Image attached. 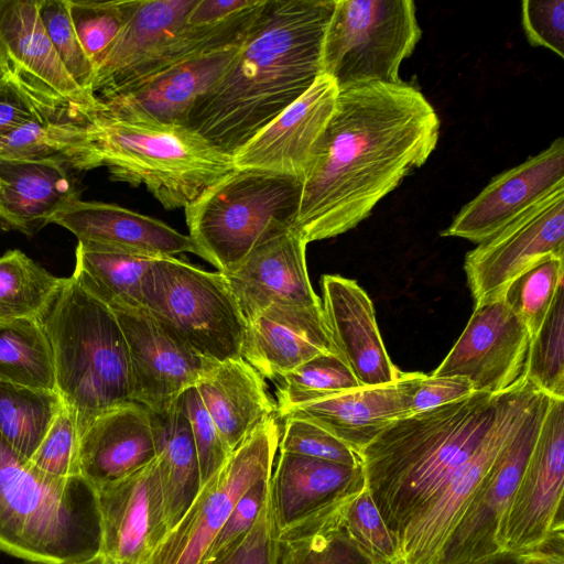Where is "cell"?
I'll return each mask as SVG.
<instances>
[{
  "instance_id": "obj_43",
  "label": "cell",
  "mask_w": 564,
  "mask_h": 564,
  "mask_svg": "<svg viewBox=\"0 0 564 564\" xmlns=\"http://www.w3.org/2000/svg\"><path fill=\"white\" fill-rule=\"evenodd\" d=\"M67 1L76 34L95 68L122 29L129 0Z\"/></svg>"
},
{
  "instance_id": "obj_15",
  "label": "cell",
  "mask_w": 564,
  "mask_h": 564,
  "mask_svg": "<svg viewBox=\"0 0 564 564\" xmlns=\"http://www.w3.org/2000/svg\"><path fill=\"white\" fill-rule=\"evenodd\" d=\"M530 341L503 296L475 304L462 335L431 375L463 377L475 392L498 394L524 379Z\"/></svg>"
},
{
  "instance_id": "obj_9",
  "label": "cell",
  "mask_w": 564,
  "mask_h": 564,
  "mask_svg": "<svg viewBox=\"0 0 564 564\" xmlns=\"http://www.w3.org/2000/svg\"><path fill=\"white\" fill-rule=\"evenodd\" d=\"M422 30L412 0H335L322 51V73L338 89L399 83L402 62Z\"/></svg>"
},
{
  "instance_id": "obj_13",
  "label": "cell",
  "mask_w": 564,
  "mask_h": 564,
  "mask_svg": "<svg viewBox=\"0 0 564 564\" xmlns=\"http://www.w3.org/2000/svg\"><path fill=\"white\" fill-rule=\"evenodd\" d=\"M564 399L552 398L538 438L503 517L500 550L538 547L564 529Z\"/></svg>"
},
{
  "instance_id": "obj_42",
  "label": "cell",
  "mask_w": 564,
  "mask_h": 564,
  "mask_svg": "<svg viewBox=\"0 0 564 564\" xmlns=\"http://www.w3.org/2000/svg\"><path fill=\"white\" fill-rule=\"evenodd\" d=\"M340 519L350 538L377 564L402 562L398 544L366 486L345 502Z\"/></svg>"
},
{
  "instance_id": "obj_4",
  "label": "cell",
  "mask_w": 564,
  "mask_h": 564,
  "mask_svg": "<svg viewBox=\"0 0 564 564\" xmlns=\"http://www.w3.org/2000/svg\"><path fill=\"white\" fill-rule=\"evenodd\" d=\"M0 550L37 564H77L101 551L95 487L40 471L1 434Z\"/></svg>"
},
{
  "instance_id": "obj_5",
  "label": "cell",
  "mask_w": 564,
  "mask_h": 564,
  "mask_svg": "<svg viewBox=\"0 0 564 564\" xmlns=\"http://www.w3.org/2000/svg\"><path fill=\"white\" fill-rule=\"evenodd\" d=\"M54 362L56 391L82 432L99 414L134 402L129 350L115 313L73 276L40 318Z\"/></svg>"
},
{
  "instance_id": "obj_57",
  "label": "cell",
  "mask_w": 564,
  "mask_h": 564,
  "mask_svg": "<svg viewBox=\"0 0 564 564\" xmlns=\"http://www.w3.org/2000/svg\"><path fill=\"white\" fill-rule=\"evenodd\" d=\"M77 564H115V562L105 554L99 553L96 556Z\"/></svg>"
},
{
  "instance_id": "obj_27",
  "label": "cell",
  "mask_w": 564,
  "mask_h": 564,
  "mask_svg": "<svg viewBox=\"0 0 564 564\" xmlns=\"http://www.w3.org/2000/svg\"><path fill=\"white\" fill-rule=\"evenodd\" d=\"M154 459L150 412L138 402L99 414L80 434V476L95 489L122 479Z\"/></svg>"
},
{
  "instance_id": "obj_30",
  "label": "cell",
  "mask_w": 564,
  "mask_h": 564,
  "mask_svg": "<svg viewBox=\"0 0 564 564\" xmlns=\"http://www.w3.org/2000/svg\"><path fill=\"white\" fill-rule=\"evenodd\" d=\"M72 169L56 159H0V221L33 235L68 202L78 198Z\"/></svg>"
},
{
  "instance_id": "obj_32",
  "label": "cell",
  "mask_w": 564,
  "mask_h": 564,
  "mask_svg": "<svg viewBox=\"0 0 564 564\" xmlns=\"http://www.w3.org/2000/svg\"><path fill=\"white\" fill-rule=\"evenodd\" d=\"M90 117L74 107L39 115L0 140V159H56L78 171L100 167Z\"/></svg>"
},
{
  "instance_id": "obj_36",
  "label": "cell",
  "mask_w": 564,
  "mask_h": 564,
  "mask_svg": "<svg viewBox=\"0 0 564 564\" xmlns=\"http://www.w3.org/2000/svg\"><path fill=\"white\" fill-rule=\"evenodd\" d=\"M0 382L56 391L53 354L40 319L0 323Z\"/></svg>"
},
{
  "instance_id": "obj_26",
  "label": "cell",
  "mask_w": 564,
  "mask_h": 564,
  "mask_svg": "<svg viewBox=\"0 0 564 564\" xmlns=\"http://www.w3.org/2000/svg\"><path fill=\"white\" fill-rule=\"evenodd\" d=\"M197 0H129L123 26L94 68L91 93L101 101L123 88L135 73L187 24Z\"/></svg>"
},
{
  "instance_id": "obj_3",
  "label": "cell",
  "mask_w": 564,
  "mask_h": 564,
  "mask_svg": "<svg viewBox=\"0 0 564 564\" xmlns=\"http://www.w3.org/2000/svg\"><path fill=\"white\" fill-rule=\"evenodd\" d=\"M512 388L474 392L397 420L360 452L366 487L398 547L479 447Z\"/></svg>"
},
{
  "instance_id": "obj_52",
  "label": "cell",
  "mask_w": 564,
  "mask_h": 564,
  "mask_svg": "<svg viewBox=\"0 0 564 564\" xmlns=\"http://www.w3.org/2000/svg\"><path fill=\"white\" fill-rule=\"evenodd\" d=\"M271 475L258 479L238 499L226 522L205 553L202 564L215 557L254 524L270 491Z\"/></svg>"
},
{
  "instance_id": "obj_49",
  "label": "cell",
  "mask_w": 564,
  "mask_h": 564,
  "mask_svg": "<svg viewBox=\"0 0 564 564\" xmlns=\"http://www.w3.org/2000/svg\"><path fill=\"white\" fill-rule=\"evenodd\" d=\"M409 416L460 400L475 392L463 377H443L422 372H400Z\"/></svg>"
},
{
  "instance_id": "obj_29",
  "label": "cell",
  "mask_w": 564,
  "mask_h": 564,
  "mask_svg": "<svg viewBox=\"0 0 564 564\" xmlns=\"http://www.w3.org/2000/svg\"><path fill=\"white\" fill-rule=\"evenodd\" d=\"M195 388L231 453L276 412L264 378L242 357L213 362Z\"/></svg>"
},
{
  "instance_id": "obj_10",
  "label": "cell",
  "mask_w": 564,
  "mask_h": 564,
  "mask_svg": "<svg viewBox=\"0 0 564 564\" xmlns=\"http://www.w3.org/2000/svg\"><path fill=\"white\" fill-rule=\"evenodd\" d=\"M280 436L274 416L259 425L202 486L147 564H202L238 499L258 479L272 474Z\"/></svg>"
},
{
  "instance_id": "obj_34",
  "label": "cell",
  "mask_w": 564,
  "mask_h": 564,
  "mask_svg": "<svg viewBox=\"0 0 564 564\" xmlns=\"http://www.w3.org/2000/svg\"><path fill=\"white\" fill-rule=\"evenodd\" d=\"M155 257L77 245L73 278L111 311L142 305L145 275Z\"/></svg>"
},
{
  "instance_id": "obj_37",
  "label": "cell",
  "mask_w": 564,
  "mask_h": 564,
  "mask_svg": "<svg viewBox=\"0 0 564 564\" xmlns=\"http://www.w3.org/2000/svg\"><path fill=\"white\" fill-rule=\"evenodd\" d=\"M66 278H57L20 250L0 257V323L40 319Z\"/></svg>"
},
{
  "instance_id": "obj_53",
  "label": "cell",
  "mask_w": 564,
  "mask_h": 564,
  "mask_svg": "<svg viewBox=\"0 0 564 564\" xmlns=\"http://www.w3.org/2000/svg\"><path fill=\"white\" fill-rule=\"evenodd\" d=\"M253 0H197L187 15L188 25H206L224 21L242 11Z\"/></svg>"
},
{
  "instance_id": "obj_41",
  "label": "cell",
  "mask_w": 564,
  "mask_h": 564,
  "mask_svg": "<svg viewBox=\"0 0 564 564\" xmlns=\"http://www.w3.org/2000/svg\"><path fill=\"white\" fill-rule=\"evenodd\" d=\"M564 257H550L522 273L503 293L531 338L542 326L563 283Z\"/></svg>"
},
{
  "instance_id": "obj_1",
  "label": "cell",
  "mask_w": 564,
  "mask_h": 564,
  "mask_svg": "<svg viewBox=\"0 0 564 564\" xmlns=\"http://www.w3.org/2000/svg\"><path fill=\"white\" fill-rule=\"evenodd\" d=\"M440 128L431 102L402 80L339 89L319 148L302 177L293 229L308 243L355 228L427 161Z\"/></svg>"
},
{
  "instance_id": "obj_31",
  "label": "cell",
  "mask_w": 564,
  "mask_h": 564,
  "mask_svg": "<svg viewBox=\"0 0 564 564\" xmlns=\"http://www.w3.org/2000/svg\"><path fill=\"white\" fill-rule=\"evenodd\" d=\"M406 416V398L399 376L391 383L360 387L296 406L281 419L314 422L360 454L389 424Z\"/></svg>"
},
{
  "instance_id": "obj_18",
  "label": "cell",
  "mask_w": 564,
  "mask_h": 564,
  "mask_svg": "<svg viewBox=\"0 0 564 564\" xmlns=\"http://www.w3.org/2000/svg\"><path fill=\"white\" fill-rule=\"evenodd\" d=\"M96 492L100 553L113 562L147 564L170 531L156 459Z\"/></svg>"
},
{
  "instance_id": "obj_44",
  "label": "cell",
  "mask_w": 564,
  "mask_h": 564,
  "mask_svg": "<svg viewBox=\"0 0 564 564\" xmlns=\"http://www.w3.org/2000/svg\"><path fill=\"white\" fill-rule=\"evenodd\" d=\"M79 442L76 414L63 402L29 462L40 471L56 478L80 476Z\"/></svg>"
},
{
  "instance_id": "obj_55",
  "label": "cell",
  "mask_w": 564,
  "mask_h": 564,
  "mask_svg": "<svg viewBox=\"0 0 564 564\" xmlns=\"http://www.w3.org/2000/svg\"><path fill=\"white\" fill-rule=\"evenodd\" d=\"M462 564H519V561L517 554L507 550H499L487 556Z\"/></svg>"
},
{
  "instance_id": "obj_58",
  "label": "cell",
  "mask_w": 564,
  "mask_h": 564,
  "mask_svg": "<svg viewBox=\"0 0 564 564\" xmlns=\"http://www.w3.org/2000/svg\"><path fill=\"white\" fill-rule=\"evenodd\" d=\"M115 564H133V563H129V562H123V561H119V562H115Z\"/></svg>"
},
{
  "instance_id": "obj_7",
  "label": "cell",
  "mask_w": 564,
  "mask_h": 564,
  "mask_svg": "<svg viewBox=\"0 0 564 564\" xmlns=\"http://www.w3.org/2000/svg\"><path fill=\"white\" fill-rule=\"evenodd\" d=\"M301 192L297 177L235 169L184 208L198 256L232 272L269 234L293 228Z\"/></svg>"
},
{
  "instance_id": "obj_16",
  "label": "cell",
  "mask_w": 564,
  "mask_h": 564,
  "mask_svg": "<svg viewBox=\"0 0 564 564\" xmlns=\"http://www.w3.org/2000/svg\"><path fill=\"white\" fill-rule=\"evenodd\" d=\"M112 312L129 350L133 401L149 411L169 408L213 364L194 352L144 306Z\"/></svg>"
},
{
  "instance_id": "obj_56",
  "label": "cell",
  "mask_w": 564,
  "mask_h": 564,
  "mask_svg": "<svg viewBox=\"0 0 564 564\" xmlns=\"http://www.w3.org/2000/svg\"><path fill=\"white\" fill-rule=\"evenodd\" d=\"M12 67L7 57L6 51L0 43V85L11 75Z\"/></svg>"
},
{
  "instance_id": "obj_38",
  "label": "cell",
  "mask_w": 564,
  "mask_h": 564,
  "mask_svg": "<svg viewBox=\"0 0 564 564\" xmlns=\"http://www.w3.org/2000/svg\"><path fill=\"white\" fill-rule=\"evenodd\" d=\"M63 404L56 391L0 382V434L21 456L30 458Z\"/></svg>"
},
{
  "instance_id": "obj_21",
  "label": "cell",
  "mask_w": 564,
  "mask_h": 564,
  "mask_svg": "<svg viewBox=\"0 0 564 564\" xmlns=\"http://www.w3.org/2000/svg\"><path fill=\"white\" fill-rule=\"evenodd\" d=\"M307 242L292 227L269 234L230 273H224L249 322L272 304L321 305L306 265Z\"/></svg>"
},
{
  "instance_id": "obj_12",
  "label": "cell",
  "mask_w": 564,
  "mask_h": 564,
  "mask_svg": "<svg viewBox=\"0 0 564 564\" xmlns=\"http://www.w3.org/2000/svg\"><path fill=\"white\" fill-rule=\"evenodd\" d=\"M550 257H564V185L466 254L464 269L475 304L503 296L512 281Z\"/></svg>"
},
{
  "instance_id": "obj_24",
  "label": "cell",
  "mask_w": 564,
  "mask_h": 564,
  "mask_svg": "<svg viewBox=\"0 0 564 564\" xmlns=\"http://www.w3.org/2000/svg\"><path fill=\"white\" fill-rule=\"evenodd\" d=\"M322 354H338L322 304H272L247 322L241 357L264 379L276 380Z\"/></svg>"
},
{
  "instance_id": "obj_46",
  "label": "cell",
  "mask_w": 564,
  "mask_h": 564,
  "mask_svg": "<svg viewBox=\"0 0 564 564\" xmlns=\"http://www.w3.org/2000/svg\"><path fill=\"white\" fill-rule=\"evenodd\" d=\"M40 15L51 43L67 73L84 90L94 95L91 93L94 66L76 34L68 1L40 0Z\"/></svg>"
},
{
  "instance_id": "obj_22",
  "label": "cell",
  "mask_w": 564,
  "mask_h": 564,
  "mask_svg": "<svg viewBox=\"0 0 564 564\" xmlns=\"http://www.w3.org/2000/svg\"><path fill=\"white\" fill-rule=\"evenodd\" d=\"M78 239L86 248L107 249L155 258L175 257L183 252L198 256L188 235L167 224L122 206L75 198L50 219Z\"/></svg>"
},
{
  "instance_id": "obj_14",
  "label": "cell",
  "mask_w": 564,
  "mask_h": 564,
  "mask_svg": "<svg viewBox=\"0 0 564 564\" xmlns=\"http://www.w3.org/2000/svg\"><path fill=\"white\" fill-rule=\"evenodd\" d=\"M552 397L544 394L487 471L451 531L437 564H462L500 550L498 535Z\"/></svg>"
},
{
  "instance_id": "obj_28",
  "label": "cell",
  "mask_w": 564,
  "mask_h": 564,
  "mask_svg": "<svg viewBox=\"0 0 564 564\" xmlns=\"http://www.w3.org/2000/svg\"><path fill=\"white\" fill-rule=\"evenodd\" d=\"M0 43L13 70L88 115L105 111L100 100L84 90L62 64L41 20L40 0H0Z\"/></svg>"
},
{
  "instance_id": "obj_6",
  "label": "cell",
  "mask_w": 564,
  "mask_h": 564,
  "mask_svg": "<svg viewBox=\"0 0 564 564\" xmlns=\"http://www.w3.org/2000/svg\"><path fill=\"white\" fill-rule=\"evenodd\" d=\"M91 139L110 178L143 185L167 210L185 208L232 172V156L187 126L89 118Z\"/></svg>"
},
{
  "instance_id": "obj_51",
  "label": "cell",
  "mask_w": 564,
  "mask_h": 564,
  "mask_svg": "<svg viewBox=\"0 0 564 564\" xmlns=\"http://www.w3.org/2000/svg\"><path fill=\"white\" fill-rule=\"evenodd\" d=\"M521 21L529 43L564 58V0H524Z\"/></svg>"
},
{
  "instance_id": "obj_20",
  "label": "cell",
  "mask_w": 564,
  "mask_h": 564,
  "mask_svg": "<svg viewBox=\"0 0 564 564\" xmlns=\"http://www.w3.org/2000/svg\"><path fill=\"white\" fill-rule=\"evenodd\" d=\"M246 36L176 63L101 100L102 115L186 126L193 106L228 68Z\"/></svg>"
},
{
  "instance_id": "obj_17",
  "label": "cell",
  "mask_w": 564,
  "mask_h": 564,
  "mask_svg": "<svg viewBox=\"0 0 564 564\" xmlns=\"http://www.w3.org/2000/svg\"><path fill=\"white\" fill-rule=\"evenodd\" d=\"M338 93L335 80L322 73L299 99L232 156L236 169L302 180L332 119Z\"/></svg>"
},
{
  "instance_id": "obj_11",
  "label": "cell",
  "mask_w": 564,
  "mask_h": 564,
  "mask_svg": "<svg viewBox=\"0 0 564 564\" xmlns=\"http://www.w3.org/2000/svg\"><path fill=\"white\" fill-rule=\"evenodd\" d=\"M544 394L525 378L512 388L498 420L479 447L399 543L404 564H437L446 539L476 488Z\"/></svg>"
},
{
  "instance_id": "obj_54",
  "label": "cell",
  "mask_w": 564,
  "mask_h": 564,
  "mask_svg": "<svg viewBox=\"0 0 564 564\" xmlns=\"http://www.w3.org/2000/svg\"><path fill=\"white\" fill-rule=\"evenodd\" d=\"M517 557L519 564H564V529L553 531L538 547Z\"/></svg>"
},
{
  "instance_id": "obj_8",
  "label": "cell",
  "mask_w": 564,
  "mask_h": 564,
  "mask_svg": "<svg viewBox=\"0 0 564 564\" xmlns=\"http://www.w3.org/2000/svg\"><path fill=\"white\" fill-rule=\"evenodd\" d=\"M142 295V305L202 358L241 357L247 322L224 273L175 257L156 258Z\"/></svg>"
},
{
  "instance_id": "obj_48",
  "label": "cell",
  "mask_w": 564,
  "mask_h": 564,
  "mask_svg": "<svg viewBox=\"0 0 564 564\" xmlns=\"http://www.w3.org/2000/svg\"><path fill=\"white\" fill-rule=\"evenodd\" d=\"M181 398L191 424L203 486L221 469L231 452L202 402L195 386L187 388Z\"/></svg>"
},
{
  "instance_id": "obj_45",
  "label": "cell",
  "mask_w": 564,
  "mask_h": 564,
  "mask_svg": "<svg viewBox=\"0 0 564 564\" xmlns=\"http://www.w3.org/2000/svg\"><path fill=\"white\" fill-rule=\"evenodd\" d=\"M63 107L73 106L37 82L12 69L0 85V140L32 118Z\"/></svg>"
},
{
  "instance_id": "obj_50",
  "label": "cell",
  "mask_w": 564,
  "mask_h": 564,
  "mask_svg": "<svg viewBox=\"0 0 564 564\" xmlns=\"http://www.w3.org/2000/svg\"><path fill=\"white\" fill-rule=\"evenodd\" d=\"M276 534L269 491L251 530L204 564H273Z\"/></svg>"
},
{
  "instance_id": "obj_23",
  "label": "cell",
  "mask_w": 564,
  "mask_h": 564,
  "mask_svg": "<svg viewBox=\"0 0 564 564\" xmlns=\"http://www.w3.org/2000/svg\"><path fill=\"white\" fill-rule=\"evenodd\" d=\"M322 307L332 340L362 387L394 382L401 370L382 341L372 301L356 280L325 274Z\"/></svg>"
},
{
  "instance_id": "obj_33",
  "label": "cell",
  "mask_w": 564,
  "mask_h": 564,
  "mask_svg": "<svg viewBox=\"0 0 564 564\" xmlns=\"http://www.w3.org/2000/svg\"><path fill=\"white\" fill-rule=\"evenodd\" d=\"M150 412L166 520H181L202 488L197 452L181 395L166 409Z\"/></svg>"
},
{
  "instance_id": "obj_2",
  "label": "cell",
  "mask_w": 564,
  "mask_h": 564,
  "mask_svg": "<svg viewBox=\"0 0 564 564\" xmlns=\"http://www.w3.org/2000/svg\"><path fill=\"white\" fill-rule=\"evenodd\" d=\"M335 0H265L239 53L186 126L234 156L322 74Z\"/></svg>"
},
{
  "instance_id": "obj_35",
  "label": "cell",
  "mask_w": 564,
  "mask_h": 564,
  "mask_svg": "<svg viewBox=\"0 0 564 564\" xmlns=\"http://www.w3.org/2000/svg\"><path fill=\"white\" fill-rule=\"evenodd\" d=\"M346 501L278 532L273 564H377L341 523Z\"/></svg>"
},
{
  "instance_id": "obj_39",
  "label": "cell",
  "mask_w": 564,
  "mask_h": 564,
  "mask_svg": "<svg viewBox=\"0 0 564 564\" xmlns=\"http://www.w3.org/2000/svg\"><path fill=\"white\" fill-rule=\"evenodd\" d=\"M276 380L275 406L280 419L296 406L362 387L339 354L318 355Z\"/></svg>"
},
{
  "instance_id": "obj_47",
  "label": "cell",
  "mask_w": 564,
  "mask_h": 564,
  "mask_svg": "<svg viewBox=\"0 0 564 564\" xmlns=\"http://www.w3.org/2000/svg\"><path fill=\"white\" fill-rule=\"evenodd\" d=\"M279 451L349 466L362 465L355 452L324 427L305 419L285 417Z\"/></svg>"
},
{
  "instance_id": "obj_25",
  "label": "cell",
  "mask_w": 564,
  "mask_h": 564,
  "mask_svg": "<svg viewBox=\"0 0 564 564\" xmlns=\"http://www.w3.org/2000/svg\"><path fill=\"white\" fill-rule=\"evenodd\" d=\"M366 486L362 465L280 452L270 479L278 532L330 510Z\"/></svg>"
},
{
  "instance_id": "obj_59",
  "label": "cell",
  "mask_w": 564,
  "mask_h": 564,
  "mask_svg": "<svg viewBox=\"0 0 564 564\" xmlns=\"http://www.w3.org/2000/svg\"><path fill=\"white\" fill-rule=\"evenodd\" d=\"M399 564H404V563H403V561H402V562H400Z\"/></svg>"
},
{
  "instance_id": "obj_40",
  "label": "cell",
  "mask_w": 564,
  "mask_h": 564,
  "mask_svg": "<svg viewBox=\"0 0 564 564\" xmlns=\"http://www.w3.org/2000/svg\"><path fill=\"white\" fill-rule=\"evenodd\" d=\"M524 378L541 392L564 399V284L542 326L531 338Z\"/></svg>"
},
{
  "instance_id": "obj_19",
  "label": "cell",
  "mask_w": 564,
  "mask_h": 564,
  "mask_svg": "<svg viewBox=\"0 0 564 564\" xmlns=\"http://www.w3.org/2000/svg\"><path fill=\"white\" fill-rule=\"evenodd\" d=\"M564 185V139L495 176L462 207L441 236L480 243L531 205Z\"/></svg>"
}]
</instances>
